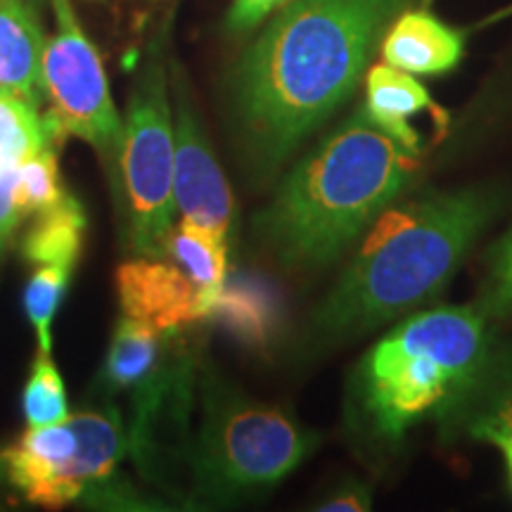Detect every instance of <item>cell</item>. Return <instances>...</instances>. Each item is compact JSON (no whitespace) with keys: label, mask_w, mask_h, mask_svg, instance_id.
Returning <instances> with one entry per match:
<instances>
[{"label":"cell","mask_w":512,"mask_h":512,"mask_svg":"<svg viewBox=\"0 0 512 512\" xmlns=\"http://www.w3.org/2000/svg\"><path fill=\"white\" fill-rule=\"evenodd\" d=\"M57 143L38 102L0 88V171L15 169Z\"/></svg>","instance_id":"ffe728a7"},{"label":"cell","mask_w":512,"mask_h":512,"mask_svg":"<svg viewBox=\"0 0 512 512\" xmlns=\"http://www.w3.org/2000/svg\"><path fill=\"white\" fill-rule=\"evenodd\" d=\"M496 446L501 448V453H503V458H505V465H508V472H510V482H512V437L496 441Z\"/></svg>","instance_id":"83f0119b"},{"label":"cell","mask_w":512,"mask_h":512,"mask_svg":"<svg viewBox=\"0 0 512 512\" xmlns=\"http://www.w3.org/2000/svg\"><path fill=\"white\" fill-rule=\"evenodd\" d=\"M74 266L41 264L31 273L24 290V311L36 332L38 351L53 349V320L60 311Z\"/></svg>","instance_id":"44dd1931"},{"label":"cell","mask_w":512,"mask_h":512,"mask_svg":"<svg viewBox=\"0 0 512 512\" xmlns=\"http://www.w3.org/2000/svg\"><path fill=\"white\" fill-rule=\"evenodd\" d=\"M489 311L437 306L384 335L354 375L356 413L375 439L396 444L415 422L444 415L489 356Z\"/></svg>","instance_id":"277c9868"},{"label":"cell","mask_w":512,"mask_h":512,"mask_svg":"<svg viewBox=\"0 0 512 512\" xmlns=\"http://www.w3.org/2000/svg\"><path fill=\"white\" fill-rule=\"evenodd\" d=\"M401 0H290L242 57L235 110L249 162L273 174L354 93Z\"/></svg>","instance_id":"6da1fadb"},{"label":"cell","mask_w":512,"mask_h":512,"mask_svg":"<svg viewBox=\"0 0 512 512\" xmlns=\"http://www.w3.org/2000/svg\"><path fill=\"white\" fill-rule=\"evenodd\" d=\"M162 256L190 275L209 318L228 280V235L183 219L166 235Z\"/></svg>","instance_id":"e0dca14e"},{"label":"cell","mask_w":512,"mask_h":512,"mask_svg":"<svg viewBox=\"0 0 512 512\" xmlns=\"http://www.w3.org/2000/svg\"><path fill=\"white\" fill-rule=\"evenodd\" d=\"M444 427L494 446L512 437V347L489 351L470 387L444 413Z\"/></svg>","instance_id":"7c38bea8"},{"label":"cell","mask_w":512,"mask_h":512,"mask_svg":"<svg viewBox=\"0 0 512 512\" xmlns=\"http://www.w3.org/2000/svg\"><path fill=\"white\" fill-rule=\"evenodd\" d=\"M27 209L19 200L17 190V166L15 169L0 171V230L12 235L27 219Z\"/></svg>","instance_id":"484cf974"},{"label":"cell","mask_w":512,"mask_h":512,"mask_svg":"<svg viewBox=\"0 0 512 512\" xmlns=\"http://www.w3.org/2000/svg\"><path fill=\"white\" fill-rule=\"evenodd\" d=\"M363 110L382 131H387L415 155H420L422 138L411 121L425 112L439 114L427 88L413 74L396 69L387 62L375 64L368 72L366 107Z\"/></svg>","instance_id":"5bb4252c"},{"label":"cell","mask_w":512,"mask_h":512,"mask_svg":"<svg viewBox=\"0 0 512 512\" xmlns=\"http://www.w3.org/2000/svg\"><path fill=\"white\" fill-rule=\"evenodd\" d=\"M209 318H216L230 335L249 349H266L278 335V294L254 275H228Z\"/></svg>","instance_id":"2e32d148"},{"label":"cell","mask_w":512,"mask_h":512,"mask_svg":"<svg viewBox=\"0 0 512 512\" xmlns=\"http://www.w3.org/2000/svg\"><path fill=\"white\" fill-rule=\"evenodd\" d=\"M86 235V211L74 195H64L53 207L36 211L22 240V254L29 264L76 266Z\"/></svg>","instance_id":"d6986e66"},{"label":"cell","mask_w":512,"mask_h":512,"mask_svg":"<svg viewBox=\"0 0 512 512\" xmlns=\"http://www.w3.org/2000/svg\"><path fill=\"white\" fill-rule=\"evenodd\" d=\"M370 491L366 484L361 482H347L332 494L328 501L320 503L318 510L325 512H358V510H370Z\"/></svg>","instance_id":"4316f807"},{"label":"cell","mask_w":512,"mask_h":512,"mask_svg":"<svg viewBox=\"0 0 512 512\" xmlns=\"http://www.w3.org/2000/svg\"><path fill=\"white\" fill-rule=\"evenodd\" d=\"M202 418L190 441V501L228 503L271 489L292 475L318 444L280 408L249 399L204 373Z\"/></svg>","instance_id":"5b68a950"},{"label":"cell","mask_w":512,"mask_h":512,"mask_svg":"<svg viewBox=\"0 0 512 512\" xmlns=\"http://www.w3.org/2000/svg\"><path fill=\"white\" fill-rule=\"evenodd\" d=\"M17 190L27 214L53 207L60 202L67 190L62 188L60 169H57V157L53 147L29 157L27 162L17 166Z\"/></svg>","instance_id":"603a6c76"},{"label":"cell","mask_w":512,"mask_h":512,"mask_svg":"<svg viewBox=\"0 0 512 512\" xmlns=\"http://www.w3.org/2000/svg\"><path fill=\"white\" fill-rule=\"evenodd\" d=\"M418 157L358 110L285 176L256 238L283 266L330 264L411 188Z\"/></svg>","instance_id":"3957f363"},{"label":"cell","mask_w":512,"mask_h":512,"mask_svg":"<svg viewBox=\"0 0 512 512\" xmlns=\"http://www.w3.org/2000/svg\"><path fill=\"white\" fill-rule=\"evenodd\" d=\"M43 48L34 10L24 0H0V88L38 102Z\"/></svg>","instance_id":"9a60e30c"},{"label":"cell","mask_w":512,"mask_h":512,"mask_svg":"<svg viewBox=\"0 0 512 512\" xmlns=\"http://www.w3.org/2000/svg\"><path fill=\"white\" fill-rule=\"evenodd\" d=\"M290 0H233L228 10L226 27L235 34L259 27L266 17H271L275 10L285 8Z\"/></svg>","instance_id":"d4e9b609"},{"label":"cell","mask_w":512,"mask_h":512,"mask_svg":"<svg viewBox=\"0 0 512 512\" xmlns=\"http://www.w3.org/2000/svg\"><path fill=\"white\" fill-rule=\"evenodd\" d=\"M133 392L128 451L145 482L178 491V477L188 467L190 418L195 406V358L183 330L169 332L159 363Z\"/></svg>","instance_id":"9c48e42d"},{"label":"cell","mask_w":512,"mask_h":512,"mask_svg":"<svg viewBox=\"0 0 512 512\" xmlns=\"http://www.w3.org/2000/svg\"><path fill=\"white\" fill-rule=\"evenodd\" d=\"M8 240H10V235H5L3 230H0V256H3V252H5V245H8Z\"/></svg>","instance_id":"f1b7e54d"},{"label":"cell","mask_w":512,"mask_h":512,"mask_svg":"<svg viewBox=\"0 0 512 512\" xmlns=\"http://www.w3.org/2000/svg\"><path fill=\"white\" fill-rule=\"evenodd\" d=\"M169 332H159L136 318L121 316L114 328L110 351L102 363L100 387L107 394L126 392L155 370L166 349Z\"/></svg>","instance_id":"ac0fdd59"},{"label":"cell","mask_w":512,"mask_h":512,"mask_svg":"<svg viewBox=\"0 0 512 512\" xmlns=\"http://www.w3.org/2000/svg\"><path fill=\"white\" fill-rule=\"evenodd\" d=\"M128 451L117 408H88L62 422L27 427L0 451V475L27 503L62 508L117 475Z\"/></svg>","instance_id":"8992f818"},{"label":"cell","mask_w":512,"mask_h":512,"mask_svg":"<svg viewBox=\"0 0 512 512\" xmlns=\"http://www.w3.org/2000/svg\"><path fill=\"white\" fill-rule=\"evenodd\" d=\"M463 34L427 10H408L382 38V60L418 76L446 74L463 60Z\"/></svg>","instance_id":"4fadbf2b"},{"label":"cell","mask_w":512,"mask_h":512,"mask_svg":"<svg viewBox=\"0 0 512 512\" xmlns=\"http://www.w3.org/2000/svg\"><path fill=\"white\" fill-rule=\"evenodd\" d=\"M176 131L164 69L147 64L133 88L117 152L128 242L136 254L162 256L174 228Z\"/></svg>","instance_id":"52a82bcc"},{"label":"cell","mask_w":512,"mask_h":512,"mask_svg":"<svg viewBox=\"0 0 512 512\" xmlns=\"http://www.w3.org/2000/svg\"><path fill=\"white\" fill-rule=\"evenodd\" d=\"M494 190L465 188L392 204L313 316L320 339L380 328L439 297L498 209Z\"/></svg>","instance_id":"7a4b0ae2"},{"label":"cell","mask_w":512,"mask_h":512,"mask_svg":"<svg viewBox=\"0 0 512 512\" xmlns=\"http://www.w3.org/2000/svg\"><path fill=\"white\" fill-rule=\"evenodd\" d=\"M22 411L29 427L53 425L69 418L67 389L50 351H38L22 392Z\"/></svg>","instance_id":"7402d4cb"},{"label":"cell","mask_w":512,"mask_h":512,"mask_svg":"<svg viewBox=\"0 0 512 512\" xmlns=\"http://www.w3.org/2000/svg\"><path fill=\"white\" fill-rule=\"evenodd\" d=\"M121 313L159 332H178L207 318L200 290L166 256L136 254L117 271Z\"/></svg>","instance_id":"8fae6325"},{"label":"cell","mask_w":512,"mask_h":512,"mask_svg":"<svg viewBox=\"0 0 512 512\" xmlns=\"http://www.w3.org/2000/svg\"><path fill=\"white\" fill-rule=\"evenodd\" d=\"M57 34L41 60V93L50 100L43 114L57 143L81 138L100 155L117 159L124 119L114 105L98 48L81 29L72 0H53Z\"/></svg>","instance_id":"ba28073f"},{"label":"cell","mask_w":512,"mask_h":512,"mask_svg":"<svg viewBox=\"0 0 512 512\" xmlns=\"http://www.w3.org/2000/svg\"><path fill=\"white\" fill-rule=\"evenodd\" d=\"M176 157H174V200L183 219L228 235L235 219V202L223 176L219 159L211 150L200 121L192 112L183 88H178L176 105Z\"/></svg>","instance_id":"30bf717a"},{"label":"cell","mask_w":512,"mask_h":512,"mask_svg":"<svg viewBox=\"0 0 512 512\" xmlns=\"http://www.w3.org/2000/svg\"><path fill=\"white\" fill-rule=\"evenodd\" d=\"M486 311H512V230L498 242L491 254L489 280H486Z\"/></svg>","instance_id":"cb8c5ba5"}]
</instances>
